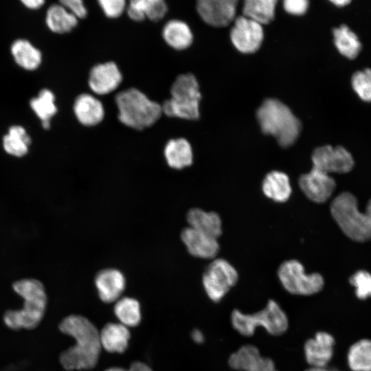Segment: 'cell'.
Here are the masks:
<instances>
[{
  "label": "cell",
  "instance_id": "cell-1",
  "mask_svg": "<svg viewBox=\"0 0 371 371\" xmlns=\"http://www.w3.org/2000/svg\"><path fill=\"white\" fill-rule=\"evenodd\" d=\"M59 328L75 340V344L60 355L63 367L67 370L94 368L102 348L100 333L95 326L87 318L72 315L60 322Z\"/></svg>",
  "mask_w": 371,
  "mask_h": 371
},
{
  "label": "cell",
  "instance_id": "cell-2",
  "mask_svg": "<svg viewBox=\"0 0 371 371\" xmlns=\"http://www.w3.org/2000/svg\"><path fill=\"white\" fill-rule=\"evenodd\" d=\"M12 288L22 297L23 306L5 313L3 321L5 325L14 330L35 328L42 320L47 306L43 284L36 279L25 278L14 282Z\"/></svg>",
  "mask_w": 371,
  "mask_h": 371
},
{
  "label": "cell",
  "instance_id": "cell-3",
  "mask_svg": "<svg viewBox=\"0 0 371 371\" xmlns=\"http://www.w3.org/2000/svg\"><path fill=\"white\" fill-rule=\"evenodd\" d=\"M256 116L262 131L274 137L280 146L286 148L297 140L301 122L281 101L266 99L258 108Z\"/></svg>",
  "mask_w": 371,
  "mask_h": 371
},
{
  "label": "cell",
  "instance_id": "cell-4",
  "mask_svg": "<svg viewBox=\"0 0 371 371\" xmlns=\"http://www.w3.org/2000/svg\"><path fill=\"white\" fill-rule=\"evenodd\" d=\"M120 122L131 128L143 130L155 124L163 114L161 104L136 88L119 92L115 98Z\"/></svg>",
  "mask_w": 371,
  "mask_h": 371
},
{
  "label": "cell",
  "instance_id": "cell-5",
  "mask_svg": "<svg viewBox=\"0 0 371 371\" xmlns=\"http://www.w3.org/2000/svg\"><path fill=\"white\" fill-rule=\"evenodd\" d=\"M330 212L340 229L348 238L359 242L371 239V199L366 211L361 212L354 195L343 192L332 201Z\"/></svg>",
  "mask_w": 371,
  "mask_h": 371
},
{
  "label": "cell",
  "instance_id": "cell-6",
  "mask_svg": "<svg viewBox=\"0 0 371 371\" xmlns=\"http://www.w3.org/2000/svg\"><path fill=\"white\" fill-rule=\"evenodd\" d=\"M231 324L236 332L245 337L252 336L258 328H264L273 336H279L288 329L289 319L278 303L269 300L263 309L254 313L234 310L231 313Z\"/></svg>",
  "mask_w": 371,
  "mask_h": 371
},
{
  "label": "cell",
  "instance_id": "cell-7",
  "mask_svg": "<svg viewBox=\"0 0 371 371\" xmlns=\"http://www.w3.org/2000/svg\"><path fill=\"white\" fill-rule=\"evenodd\" d=\"M170 98L161 104L168 117L194 120L199 117L201 95L196 78L192 74L178 76L170 87Z\"/></svg>",
  "mask_w": 371,
  "mask_h": 371
},
{
  "label": "cell",
  "instance_id": "cell-8",
  "mask_svg": "<svg viewBox=\"0 0 371 371\" xmlns=\"http://www.w3.org/2000/svg\"><path fill=\"white\" fill-rule=\"evenodd\" d=\"M278 276L284 288L294 295H313L324 286V279L319 273L306 274L303 265L296 260L282 262Z\"/></svg>",
  "mask_w": 371,
  "mask_h": 371
},
{
  "label": "cell",
  "instance_id": "cell-9",
  "mask_svg": "<svg viewBox=\"0 0 371 371\" xmlns=\"http://www.w3.org/2000/svg\"><path fill=\"white\" fill-rule=\"evenodd\" d=\"M238 273L227 260L217 258L205 269L203 276V285L211 300L220 302L238 280Z\"/></svg>",
  "mask_w": 371,
  "mask_h": 371
},
{
  "label": "cell",
  "instance_id": "cell-10",
  "mask_svg": "<svg viewBox=\"0 0 371 371\" xmlns=\"http://www.w3.org/2000/svg\"><path fill=\"white\" fill-rule=\"evenodd\" d=\"M311 159L313 168L328 175L347 173L355 165L352 155L342 146L318 147L313 150Z\"/></svg>",
  "mask_w": 371,
  "mask_h": 371
},
{
  "label": "cell",
  "instance_id": "cell-11",
  "mask_svg": "<svg viewBox=\"0 0 371 371\" xmlns=\"http://www.w3.org/2000/svg\"><path fill=\"white\" fill-rule=\"evenodd\" d=\"M264 38L262 25L245 16L236 17L230 32L234 46L240 52L251 54L260 47Z\"/></svg>",
  "mask_w": 371,
  "mask_h": 371
},
{
  "label": "cell",
  "instance_id": "cell-12",
  "mask_svg": "<svg viewBox=\"0 0 371 371\" xmlns=\"http://www.w3.org/2000/svg\"><path fill=\"white\" fill-rule=\"evenodd\" d=\"M238 2V0H196V8L205 23L221 27L235 19Z\"/></svg>",
  "mask_w": 371,
  "mask_h": 371
},
{
  "label": "cell",
  "instance_id": "cell-13",
  "mask_svg": "<svg viewBox=\"0 0 371 371\" xmlns=\"http://www.w3.org/2000/svg\"><path fill=\"white\" fill-rule=\"evenodd\" d=\"M228 364L236 371H278L273 361L262 356L251 344L244 345L231 354Z\"/></svg>",
  "mask_w": 371,
  "mask_h": 371
},
{
  "label": "cell",
  "instance_id": "cell-14",
  "mask_svg": "<svg viewBox=\"0 0 371 371\" xmlns=\"http://www.w3.org/2000/svg\"><path fill=\"white\" fill-rule=\"evenodd\" d=\"M122 81V74L117 64L112 61L94 65L89 71L88 84L98 95H107L116 90Z\"/></svg>",
  "mask_w": 371,
  "mask_h": 371
},
{
  "label": "cell",
  "instance_id": "cell-15",
  "mask_svg": "<svg viewBox=\"0 0 371 371\" xmlns=\"http://www.w3.org/2000/svg\"><path fill=\"white\" fill-rule=\"evenodd\" d=\"M298 183L304 194L311 201L318 203L326 201L336 186L330 175L314 168L308 173L302 175Z\"/></svg>",
  "mask_w": 371,
  "mask_h": 371
},
{
  "label": "cell",
  "instance_id": "cell-16",
  "mask_svg": "<svg viewBox=\"0 0 371 371\" xmlns=\"http://www.w3.org/2000/svg\"><path fill=\"white\" fill-rule=\"evenodd\" d=\"M335 340L329 333L319 331L306 341L304 354L310 366L327 368L334 355Z\"/></svg>",
  "mask_w": 371,
  "mask_h": 371
},
{
  "label": "cell",
  "instance_id": "cell-17",
  "mask_svg": "<svg viewBox=\"0 0 371 371\" xmlns=\"http://www.w3.org/2000/svg\"><path fill=\"white\" fill-rule=\"evenodd\" d=\"M73 111L78 122L87 127L99 124L105 115L102 102L94 95L85 93L76 98Z\"/></svg>",
  "mask_w": 371,
  "mask_h": 371
},
{
  "label": "cell",
  "instance_id": "cell-18",
  "mask_svg": "<svg viewBox=\"0 0 371 371\" xmlns=\"http://www.w3.org/2000/svg\"><path fill=\"white\" fill-rule=\"evenodd\" d=\"M181 237L188 252L193 256L206 259L214 258L219 251L216 238L190 227L182 230Z\"/></svg>",
  "mask_w": 371,
  "mask_h": 371
},
{
  "label": "cell",
  "instance_id": "cell-19",
  "mask_svg": "<svg viewBox=\"0 0 371 371\" xmlns=\"http://www.w3.org/2000/svg\"><path fill=\"white\" fill-rule=\"evenodd\" d=\"M95 284L100 298L104 302L116 301L126 285L124 275L115 269H106L98 273L95 278Z\"/></svg>",
  "mask_w": 371,
  "mask_h": 371
},
{
  "label": "cell",
  "instance_id": "cell-20",
  "mask_svg": "<svg viewBox=\"0 0 371 371\" xmlns=\"http://www.w3.org/2000/svg\"><path fill=\"white\" fill-rule=\"evenodd\" d=\"M126 12L134 21L148 19L156 22L166 16L168 5L166 0H128Z\"/></svg>",
  "mask_w": 371,
  "mask_h": 371
},
{
  "label": "cell",
  "instance_id": "cell-21",
  "mask_svg": "<svg viewBox=\"0 0 371 371\" xmlns=\"http://www.w3.org/2000/svg\"><path fill=\"white\" fill-rule=\"evenodd\" d=\"M10 53L14 63L25 71H34L42 63L43 55L40 49L25 38L14 41L10 46Z\"/></svg>",
  "mask_w": 371,
  "mask_h": 371
},
{
  "label": "cell",
  "instance_id": "cell-22",
  "mask_svg": "<svg viewBox=\"0 0 371 371\" xmlns=\"http://www.w3.org/2000/svg\"><path fill=\"white\" fill-rule=\"evenodd\" d=\"M164 41L175 50H184L193 42V34L187 23L179 19L167 21L161 32Z\"/></svg>",
  "mask_w": 371,
  "mask_h": 371
},
{
  "label": "cell",
  "instance_id": "cell-23",
  "mask_svg": "<svg viewBox=\"0 0 371 371\" xmlns=\"http://www.w3.org/2000/svg\"><path fill=\"white\" fill-rule=\"evenodd\" d=\"M164 154L168 165L174 169H183L190 166L193 161L192 146L183 137L170 139L164 147Z\"/></svg>",
  "mask_w": 371,
  "mask_h": 371
},
{
  "label": "cell",
  "instance_id": "cell-24",
  "mask_svg": "<svg viewBox=\"0 0 371 371\" xmlns=\"http://www.w3.org/2000/svg\"><path fill=\"white\" fill-rule=\"evenodd\" d=\"M187 221L190 227L214 238L217 239L222 234L221 218L214 212L192 208L188 212Z\"/></svg>",
  "mask_w": 371,
  "mask_h": 371
},
{
  "label": "cell",
  "instance_id": "cell-25",
  "mask_svg": "<svg viewBox=\"0 0 371 371\" xmlns=\"http://www.w3.org/2000/svg\"><path fill=\"white\" fill-rule=\"evenodd\" d=\"M129 339L128 328L121 323H109L100 333L102 348L110 352L122 353L125 351Z\"/></svg>",
  "mask_w": 371,
  "mask_h": 371
},
{
  "label": "cell",
  "instance_id": "cell-26",
  "mask_svg": "<svg viewBox=\"0 0 371 371\" xmlns=\"http://www.w3.org/2000/svg\"><path fill=\"white\" fill-rule=\"evenodd\" d=\"M32 139L27 130L21 125L10 126L2 137V147L9 155L22 157L29 151Z\"/></svg>",
  "mask_w": 371,
  "mask_h": 371
},
{
  "label": "cell",
  "instance_id": "cell-27",
  "mask_svg": "<svg viewBox=\"0 0 371 371\" xmlns=\"http://www.w3.org/2000/svg\"><path fill=\"white\" fill-rule=\"evenodd\" d=\"M78 20L60 3L51 5L46 12V25L55 34H63L71 32L77 26Z\"/></svg>",
  "mask_w": 371,
  "mask_h": 371
},
{
  "label": "cell",
  "instance_id": "cell-28",
  "mask_svg": "<svg viewBox=\"0 0 371 371\" xmlns=\"http://www.w3.org/2000/svg\"><path fill=\"white\" fill-rule=\"evenodd\" d=\"M30 107L40 120L42 127L49 128L51 120L58 111L54 93L47 88L41 89L38 95L30 100Z\"/></svg>",
  "mask_w": 371,
  "mask_h": 371
},
{
  "label": "cell",
  "instance_id": "cell-29",
  "mask_svg": "<svg viewBox=\"0 0 371 371\" xmlns=\"http://www.w3.org/2000/svg\"><path fill=\"white\" fill-rule=\"evenodd\" d=\"M262 190L265 195L276 202H285L292 190L289 177L280 171L269 172L263 179Z\"/></svg>",
  "mask_w": 371,
  "mask_h": 371
},
{
  "label": "cell",
  "instance_id": "cell-30",
  "mask_svg": "<svg viewBox=\"0 0 371 371\" xmlns=\"http://www.w3.org/2000/svg\"><path fill=\"white\" fill-rule=\"evenodd\" d=\"M334 43L338 52L350 60L356 58L361 50V43L356 34L346 25L333 30Z\"/></svg>",
  "mask_w": 371,
  "mask_h": 371
},
{
  "label": "cell",
  "instance_id": "cell-31",
  "mask_svg": "<svg viewBox=\"0 0 371 371\" xmlns=\"http://www.w3.org/2000/svg\"><path fill=\"white\" fill-rule=\"evenodd\" d=\"M346 359L351 371H371V339H361L352 344Z\"/></svg>",
  "mask_w": 371,
  "mask_h": 371
},
{
  "label": "cell",
  "instance_id": "cell-32",
  "mask_svg": "<svg viewBox=\"0 0 371 371\" xmlns=\"http://www.w3.org/2000/svg\"><path fill=\"white\" fill-rule=\"evenodd\" d=\"M278 0H244L243 15L262 25L269 23L275 16Z\"/></svg>",
  "mask_w": 371,
  "mask_h": 371
},
{
  "label": "cell",
  "instance_id": "cell-33",
  "mask_svg": "<svg viewBox=\"0 0 371 371\" xmlns=\"http://www.w3.org/2000/svg\"><path fill=\"white\" fill-rule=\"evenodd\" d=\"M114 312L120 323L126 327L135 326L141 320L139 304L131 297H126L117 300Z\"/></svg>",
  "mask_w": 371,
  "mask_h": 371
},
{
  "label": "cell",
  "instance_id": "cell-34",
  "mask_svg": "<svg viewBox=\"0 0 371 371\" xmlns=\"http://www.w3.org/2000/svg\"><path fill=\"white\" fill-rule=\"evenodd\" d=\"M351 85L359 98L371 102V69L355 71L351 77Z\"/></svg>",
  "mask_w": 371,
  "mask_h": 371
},
{
  "label": "cell",
  "instance_id": "cell-35",
  "mask_svg": "<svg viewBox=\"0 0 371 371\" xmlns=\"http://www.w3.org/2000/svg\"><path fill=\"white\" fill-rule=\"evenodd\" d=\"M350 282L355 287L358 298L366 300L371 297V274L366 271H359L350 278Z\"/></svg>",
  "mask_w": 371,
  "mask_h": 371
},
{
  "label": "cell",
  "instance_id": "cell-36",
  "mask_svg": "<svg viewBox=\"0 0 371 371\" xmlns=\"http://www.w3.org/2000/svg\"><path fill=\"white\" fill-rule=\"evenodd\" d=\"M104 14L109 19H117L126 11V0H97Z\"/></svg>",
  "mask_w": 371,
  "mask_h": 371
},
{
  "label": "cell",
  "instance_id": "cell-37",
  "mask_svg": "<svg viewBox=\"0 0 371 371\" xmlns=\"http://www.w3.org/2000/svg\"><path fill=\"white\" fill-rule=\"evenodd\" d=\"M58 3L78 19H85L88 14V10L84 0H58Z\"/></svg>",
  "mask_w": 371,
  "mask_h": 371
},
{
  "label": "cell",
  "instance_id": "cell-38",
  "mask_svg": "<svg viewBox=\"0 0 371 371\" xmlns=\"http://www.w3.org/2000/svg\"><path fill=\"white\" fill-rule=\"evenodd\" d=\"M308 0H283L285 11L293 15H302L308 10Z\"/></svg>",
  "mask_w": 371,
  "mask_h": 371
},
{
  "label": "cell",
  "instance_id": "cell-39",
  "mask_svg": "<svg viewBox=\"0 0 371 371\" xmlns=\"http://www.w3.org/2000/svg\"><path fill=\"white\" fill-rule=\"evenodd\" d=\"M105 371H153L146 363L142 362H134L128 369L122 368H111Z\"/></svg>",
  "mask_w": 371,
  "mask_h": 371
},
{
  "label": "cell",
  "instance_id": "cell-40",
  "mask_svg": "<svg viewBox=\"0 0 371 371\" xmlns=\"http://www.w3.org/2000/svg\"><path fill=\"white\" fill-rule=\"evenodd\" d=\"M22 4L28 9L37 10L41 8L45 0H20Z\"/></svg>",
  "mask_w": 371,
  "mask_h": 371
},
{
  "label": "cell",
  "instance_id": "cell-41",
  "mask_svg": "<svg viewBox=\"0 0 371 371\" xmlns=\"http://www.w3.org/2000/svg\"><path fill=\"white\" fill-rule=\"evenodd\" d=\"M192 338L197 344H201L204 341V335L202 332L195 329L192 332Z\"/></svg>",
  "mask_w": 371,
  "mask_h": 371
},
{
  "label": "cell",
  "instance_id": "cell-42",
  "mask_svg": "<svg viewBox=\"0 0 371 371\" xmlns=\"http://www.w3.org/2000/svg\"><path fill=\"white\" fill-rule=\"evenodd\" d=\"M331 3H333L334 5L339 6V7H343L348 4H349L351 1V0H329Z\"/></svg>",
  "mask_w": 371,
  "mask_h": 371
},
{
  "label": "cell",
  "instance_id": "cell-43",
  "mask_svg": "<svg viewBox=\"0 0 371 371\" xmlns=\"http://www.w3.org/2000/svg\"><path fill=\"white\" fill-rule=\"evenodd\" d=\"M304 371H328V368H322V367L310 366L308 368L306 369Z\"/></svg>",
  "mask_w": 371,
  "mask_h": 371
},
{
  "label": "cell",
  "instance_id": "cell-44",
  "mask_svg": "<svg viewBox=\"0 0 371 371\" xmlns=\"http://www.w3.org/2000/svg\"><path fill=\"white\" fill-rule=\"evenodd\" d=\"M328 371H341L335 368H328Z\"/></svg>",
  "mask_w": 371,
  "mask_h": 371
}]
</instances>
